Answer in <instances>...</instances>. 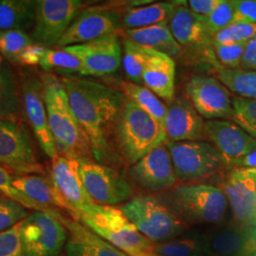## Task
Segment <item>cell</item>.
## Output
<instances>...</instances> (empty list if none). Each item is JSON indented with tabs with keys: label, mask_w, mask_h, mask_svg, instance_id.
<instances>
[{
	"label": "cell",
	"mask_w": 256,
	"mask_h": 256,
	"mask_svg": "<svg viewBox=\"0 0 256 256\" xmlns=\"http://www.w3.org/2000/svg\"><path fill=\"white\" fill-rule=\"evenodd\" d=\"M46 48L38 44H32L25 48L19 58V63L26 66H36L40 64Z\"/></svg>",
	"instance_id": "44"
},
{
	"label": "cell",
	"mask_w": 256,
	"mask_h": 256,
	"mask_svg": "<svg viewBox=\"0 0 256 256\" xmlns=\"http://www.w3.org/2000/svg\"><path fill=\"white\" fill-rule=\"evenodd\" d=\"M3 63V58H2V55L0 54V64Z\"/></svg>",
	"instance_id": "50"
},
{
	"label": "cell",
	"mask_w": 256,
	"mask_h": 256,
	"mask_svg": "<svg viewBox=\"0 0 256 256\" xmlns=\"http://www.w3.org/2000/svg\"><path fill=\"white\" fill-rule=\"evenodd\" d=\"M28 216L25 207L0 194V234L12 228Z\"/></svg>",
	"instance_id": "39"
},
{
	"label": "cell",
	"mask_w": 256,
	"mask_h": 256,
	"mask_svg": "<svg viewBox=\"0 0 256 256\" xmlns=\"http://www.w3.org/2000/svg\"><path fill=\"white\" fill-rule=\"evenodd\" d=\"M84 6L81 0H37L32 39L40 46H57Z\"/></svg>",
	"instance_id": "9"
},
{
	"label": "cell",
	"mask_w": 256,
	"mask_h": 256,
	"mask_svg": "<svg viewBox=\"0 0 256 256\" xmlns=\"http://www.w3.org/2000/svg\"><path fill=\"white\" fill-rule=\"evenodd\" d=\"M232 108L234 122L256 140V100L234 97Z\"/></svg>",
	"instance_id": "36"
},
{
	"label": "cell",
	"mask_w": 256,
	"mask_h": 256,
	"mask_svg": "<svg viewBox=\"0 0 256 256\" xmlns=\"http://www.w3.org/2000/svg\"><path fill=\"white\" fill-rule=\"evenodd\" d=\"M0 166L16 174H44L27 131L19 124L0 120Z\"/></svg>",
	"instance_id": "11"
},
{
	"label": "cell",
	"mask_w": 256,
	"mask_h": 256,
	"mask_svg": "<svg viewBox=\"0 0 256 256\" xmlns=\"http://www.w3.org/2000/svg\"><path fill=\"white\" fill-rule=\"evenodd\" d=\"M247 43L214 44V50L220 66L226 68H238L241 66Z\"/></svg>",
	"instance_id": "41"
},
{
	"label": "cell",
	"mask_w": 256,
	"mask_h": 256,
	"mask_svg": "<svg viewBox=\"0 0 256 256\" xmlns=\"http://www.w3.org/2000/svg\"><path fill=\"white\" fill-rule=\"evenodd\" d=\"M0 194L8 196L14 202H18L26 209L38 210V212H48L52 209H46L36 202H32L25 194L18 190L14 184V176H12L8 170L0 166Z\"/></svg>",
	"instance_id": "40"
},
{
	"label": "cell",
	"mask_w": 256,
	"mask_h": 256,
	"mask_svg": "<svg viewBox=\"0 0 256 256\" xmlns=\"http://www.w3.org/2000/svg\"><path fill=\"white\" fill-rule=\"evenodd\" d=\"M32 37L23 30H6L0 32V54L12 63H19V58L27 46L34 44Z\"/></svg>",
	"instance_id": "34"
},
{
	"label": "cell",
	"mask_w": 256,
	"mask_h": 256,
	"mask_svg": "<svg viewBox=\"0 0 256 256\" xmlns=\"http://www.w3.org/2000/svg\"><path fill=\"white\" fill-rule=\"evenodd\" d=\"M203 256H254L256 229L250 226H229L196 232Z\"/></svg>",
	"instance_id": "12"
},
{
	"label": "cell",
	"mask_w": 256,
	"mask_h": 256,
	"mask_svg": "<svg viewBox=\"0 0 256 256\" xmlns=\"http://www.w3.org/2000/svg\"><path fill=\"white\" fill-rule=\"evenodd\" d=\"M254 256H256V254H254Z\"/></svg>",
	"instance_id": "51"
},
{
	"label": "cell",
	"mask_w": 256,
	"mask_h": 256,
	"mask_svg": "<svg viewBox=\"0 0 256 256\" xmlns=\"http://www.w3.org/2000/svg\"><path fill=\"white\" fill-rule=\"evenodd\" d=\"M59 220L68 230L66 252L68 256H129L99 236L80 221L66 218L59 212Z\"/></svg>",
	"instance_id": "23"
},
{
	"label": "cell",
	"mask_w": 256,
	"mask_h": 256,
	"mask_svg": "<svg viewBox=\"0 0 256 256\" xmlns=\"http://www.w3.org/2000/svg\"><path fill=\"white\" fill-rule=\"evenodd\" d=\"M21 104L40 146L50 160L58 156L50 131L41 79L27 75L21 84Z\"/></svg>",
	"instance_id": "16"
},
{
	"label": "cell",
	"mask_w": 256,
	"mask_h": 256,
	"mask_svg": "<svg viewBox=\"0 0 256 256\" xmlns=\"http://www.w3.org/2000/svg\"><path fill=\"white\" fill-rule=\"evenodd\" d=\"M205 122L186 98L170 102L164 128L168 142L198 140L204 137Z\"/></svg>",
	"instance_id": "22"
},
{
	"label": "cell",
	"mask_w": 256,
	"mask_h": 256,
	"mask_svg": "<svg viewBox=\"0 0 256 256\" xmlns=\"http://www.w3.org/2000/svg\"><path fill=\"white\" fill-rule=\"evenodd\" d=\"M158 200L178 220L189 224H218L228 210V200L216 186L187 184L164 192Z\"/></svg>",
	"instance_id": "3"
},
{
	"label": "cell",
	"mask_w": 256,
	"mask_h": 256,
	"mask_svg": "<svg viewBox=\"0 0 256 256\" xmlns=\"http://www.w3.org/2000/svg\"><path fill=\"white\" fill-rule=\"evenodd\" d=\"M234 168H254L256 169V149L245 156L238 162Z\"/></svg>",
	"instance_id": "47"
},
{
	"label": "cell",
	"mask_w": 256,
	"mask_h": 256,
	"mask_svg": "<svg viewBox=\"0 0 256 256\" xmlns=\"http://www.w3.org/2000/svg\"><path fill=\"white\" fill-rule=\"evenodd\" d=\"M63 48L80 59L82 63L80 74L82 76L108 75L115 72L122 63V46L117 34Z\"/></svg>",
	"instance_id": "17"
},
{
	"label": "cell",
	"mask_w": 256,
	"mask_h": 256,
	"mask_svg": "<svg viewBox=\"0 0 256 256\" xmlns=\"http://www.w3.org/2000/svg\"><path fill=\"white\" fill-rule=\"evenodd\" d=\"M70 108L90 140L92 154L101 162L108 151L113 124L119 119L126 98L108 86L90 79H61Z\"/></svg>",
	"instance_id": "1"
},
{
	"label": "cell",
	"mask_w": 256,
	"mask_h": 256,
	"mask_svg": "<svg viewBox=\"0 0 256 256\" xmlns=\"http://www.w3.org/2000/svg\"><path fill=\"white\" fill-rule=\"evenodd\" d=\"M186 2L176 6L174 14L168 23L169 28L176 41L182 50L203 54L214 64L218 70L221 68L214 50V44L208 34L202 16H198L189 10Z\"/></svg>",
	"instance_id": "15"
},
{
	"label": "cell",
	"mask_w": 256,
	"mask_h": 256,
	"mask_svg": "<svg viewBox=\"0 0 256 256\" xmlns=\"http://www.w3.org/2000/svg\"><path fill=\"white\" fill-rule=\"evenodd\" d=\"M75 220L129 256L151 250L153 245V242L138 230L120 209L114 206L92 204L86 207Z\"/></svg>",
	"instance_id": "5"
},
{
	"label": "cell",
	"mask_w": 256,
	"mask_h": 256,
	"mask_svg": "<svg viewBox=\"0 0 256 256\" xmlns=\"http://www.w3.org/2000/svg\"><path fill=\"white\" fill-rule=\"evenodd\" d=\"M204 137L220 153L223 164L234 168L238 162L256 149V140L234 122L225 120H208Z\"/></svg>",
	"instance_id": "14"
},
{
	"label": "cell",
	"mask_w": 256,
	"mask_h": 256,
	"mask_svg": "<svg viewBox=\"0 0 256 256\" xmlns=\"http://www.w3.org/2000/svg\"><path fill=\"white\" fill-rule=\"evenodd\" d=\"M240 66L243 70L256 72V36L248 41Z\"/></svg>",
	"instance_id": "46"
},
{
	"label": "cell",
	"mask_w": 256,
	"mask_h": 256,
	"mask_svg": "<svg viewBox=\"0 0 256 256\" xmlns=\"http://www.w3.org/2000/svg\"><path fill=\"white\" fill-rule=\"evenodd\" d=\"M178 5V2H158L128 10L124 14L122 24L126 30H136L169 22Z\"/></svg>",
	"instance_id": "29"
},
{
	"label": "cell",
	"mask_w": 256,
	"mask_h": 256,
	"mask_svg": "<svg viewBox=\"0 0 256 256\" xmlns=\"http://www.w3.org/2000/svg\"><path fill=\"white\" fill-rule=\"evenodd\" d=\"M50 178L75 220L86 207L96 204L84 188L78 160L60 155L54 158Z\"/></svg>",
	"instance_id": "18"
},
{
	"label": "cell",
	"mask_w": 256,
	"mask_h": 256,
	"mask_svg": "<svg viewBox=\"0 0 256 256\" xmlns=\"http://www.w3.org/2000/svg\"><path fill=\"white\" fill-rule=\"evenodd\" d=\"M160 256V254H156L155 252H152L151 250H146V252H138L136 254L135 256Z\"/></svg>",
	"instance_id": "48"
},
{
	"label": "cell",
	"mask_w": 256,
	"mask_h": 256,
	"mask_svg": "<svg viewBox=\"0 0 256 256\" xmlns=\"http://www.w3.org/2000/svg\"><path fill=\"white\" fill-rule=\"evenodd\" d=\"M188 99L198 114L208 120L230 118L232 100L226 86L210 76H194L185 86Z\"/></svg>",
	"instance_id": "13"
},
{
	"label": "cell",
	"mask_w": 256,
	"mask_h": 256,
	"mask_svg": "<svg viewBox=\"0 0 256 256\" xmlns=\"http://www.w3.org/2000/svg\"><path fill=\"white\" fill-rule=\"evenodd\" d=\"M120 209L138 230L153 243L168 241L184 234L182 221L150 196H135Z\"/></svg>",
	"instance_id": "6"
},
{
	"label": "cell",
	"mask_w": 256,
	"mask_h": 256,
	"mask_svg": "<svg viewBox=\"0 0 256 256\" xmlns=\"http://www.w3.org/2000/svg\"><path fill=\"white\" fill-rule=\"evenodd\" d=\"M234 14V8L232 1L222 0L220 6L214 10H212L210 14L202 16L204 26L212 38L218 32L228 27L232 23Z\"/></svg>",
	"instance_id": "38"
},
{
	"label": "cell",
	"mask_w": 256,
	"mask_h": 256,
	"mask_svg": "<svg viewBox=\"0 0 256 256\" xmlns=\"http://www.w3.org/2000/svg\"><path fill=\"white\" fill-rule=\"evenodd\" d=\"M120 88L128 100L134 102L140 110L146 111L164 126L167 106L156 94L146 86H142L134 82H122L120 84Z\"/></svg>",
	"instance_id": "30"
},
{
	"label": "cell",
	"mask_w": 256,
	"mask_h": 256,
	"mask_svg": "<svg viewBox=\"0 0 256 256\" xmlns=\"http://www.w3.org/2000/svg\"><path fill=\"white\" fill-rule=\"evenodd\" d=\"M129 174L136 185L148 192L165 191L178 180L166 142L132 165Z\"/></svg>",
	"instance_id": "20"
},
{
	"label": "cell",
	"mask_w": 256,
	"mask_h": 256,
	"mask_svg": "<svg viewBox=\"0 0 256 256\" xmlns=\"http://www.w3.org/2000/svg\"><path fill=\"white\" fill-rule=\"evenodd\" d=\"M22 104L14 74L9 64H0V120L21 122Z\"/></svg>",
	"instance_id": "27"
},
{
	"label": "cell",
	"mask_w": 256,
	"mask_h": 256,
	"mask_svg": "<svg viewBox=\"0 0 256 256\" xmlns=\"http://www.w3.org/2000/svg\"><path fill=\"white\" fill-rule=\"evenodd\" d=\"M176 64L174 59L155 52L142 75V84L148 90L167 102L174 100Z\"/></svg>",
	"instance_id": "25"
},
{
	"label": "cell",
	"mask_w": 256,
	"mask_h": 256,
	"mask_svg": "<svg viewBox=\"0 0 256 256\" xmlns=\"http://www.w3.org/2000/svg\"><path fill=\"white\" fill-rule=\"evenodd\" d=\"M216 74L227 90L238 94L241 98L256 100V72L254 70L221 66Z\"/></svg>",
	"instance_id": "31"
},
{
	"label": "cell",
	"mask_w": 256,
	"mask_h": 256,
	"mask_svg": "<svg viewBox=\"0 0 256 256\" xmlns=\"http://www.w3.org/2000/svg\"><path fill=\"white\" fill-rule=\"evenodd\" d=\"M168 23L164 22L150 27L126 30V40L174 59L180 54L182 48L172 36Z\"/></svg>",
	"instance_id": "26"
},
{
	"label": "cell",
	"mask_w": 256,
	"mask_h": 256,
	"mask_svg": "<svg viewBox=\"0 0 256 256\" xmlns=\"http://www.w3.org/2000/svg\"><path fill=\"white\" fill-rule=\"evenodd\" d=\"M119 21V14L113 10L100 7L84 10L68 28L57 46L80 45L116 34Z\"/></svg>",
	"instance_id": "19"
},
{
	"label": "cell",
	"mask_w": 256,
	"mask_h": 256,
	"mask_svg": "<svg viewBox=\"0 0 256 256\" xmlns=\"http://www.w3.org/2000/svg\"><path fill=\"white\" fill-rule=\"evenodd\" d=\"M48 120L58 155L90 160L93 156L90 140L76 119L60 78L52 74L41 76Z\"/></svg>",
	"instance_id": "2"
},
{
	"label": "cell",
	"mask_w": 256,
	"mask_h": 256,
	"mask_svg": "<svg viewBox=\"0 0 256 256\" xmlns=\"http://www.w3.org/2000/svg\"><path fill=\"white\" fill-rule=\"evenodd\" d=\"M59 212L34 210L20 222L19 239L23 256H57L68 240Z\"/></svg>",
	"instance_id": "7"
},
{
	"label": "cell",
	"mask_w": 256,
	"mask_h": 256,
	"mask_svg": "<svg viewBox=\"0 0 256 256\" xmlns=\"http://www.w3.org/2000/svg\"><path fill=\"white\" fill-rule=\"evenodd\" d=\"M176 178L184 182L210 178L223 164L218 150L203 140L166 142Z\"/></svg>",
	"instance_id": "8"
},
{
	"label": "cell",
	"mask_w": 256,
	"mask_h": 256,
	"mask_svg": "<svg viewBox=\"0 0 256 256\" xmlns=\"http://www.w3.org/2000/svg\"><path fill=\"white\" fill-rule=\"evenodd\" d=\"M116 134L120 152L130 164L167 142L164 126L128 99L117 120Z\"/></svg>",
	"instance_id": "4"
},
{
	"label": "cell",
	"mask_w": 256,
	"mask_h": 256,
	"mask_svg": "<svg viewBox=\"0 0 256 256\" xmlns=\"http://www.w3.org/2000/svg\"><path fill=\"white\" fill-rule=\"evenodd\" d=\"M155 52H156L136 45L128 40L124 41L122 64L130 82L140 86L142 84L144 70Z\"/></svg>",
	"instance_id": "32"
},
{
	"label": "cell",
	"mask_w": 256,
	"mask_h": 256,
	"mask_svg": "<svg viewBox=\"0 0 256 256\" xmlns=\"http://www.w3.org/2000/svg\"><path fill=\"white\" fill-rule=\"evenodd\" d=\"M234 220L241 226H252L256 202V169L232 168L223 183Z\"/></svg>",
	"instance_id": "21"
},
{
	"label": "cell",
	"mask_w": 256,
	"mask_h": 256,
	"mask_svg": "<svg viewBox=\"0 0 256 256\" xmlns=\"http://www.w3.org/2000/svg\"><path fill=\"white\" fill-rule=\"evenodd\" d=\"M256 36V24L232 23L212 36V44H238L248 42Z\"/></svg>",
	"instance_id": "37"
},
{
	"label": "cell",
	"mask_w": 256,
	"mask_h": 256,
	"mask_svg": "<svg viewBox=\"0 0 256 256\" xmlns=\"http://www.w3.org/2000/svg\"><path fill=\"white\" fill-rule=\"evenodd\" d=\"M14 184L18 191L38 205L46 209H63L68 212V205L50 178L43 174H16Z\"/></svg>",
	"instance_id": "24"
},
{
	"label": "cell",
	"mask_w": 256,
	"mask_h": 256,
	"mask_svg": "<svg viewBox=\"0 0 256 256\" xmlns=\"http://www.w3.org/2000/svg\"><path fill=\"white\" fill-rule=\"evenodd\" d=\"M222 0H190L187 6L192 14L198 16H206L216 9Z\"/></svg>",
	"instance_id": "45"
},
{
	"label": "cell",
	"mask_w": 256,
	"mask_h": 256,
	"mask_svg": "<svg viewBox=\"0 0 256 256\" xmlns=\"http://www.w3.org/2000/svg\"><path fill=\"white\" fill-rule=\"evenodd\" d=\"M234 14L232 23H256V0L232 1Z\"/></svg>",
	"instance_id": "43"
},
{
	"label": "cell",
	"mask_w": 256,
	"mask_h": 256,
	"mask_svg": "<svg viewBox=\"0 0 256 256\" xmlns=\"http://www.w3.org/2000/svg\"><path fill=\"white\" fill-rule=\"evenodd\" d=\"M151 252L162 256H203L196 234L192 236H178L164 242L153 243Z\"/></svg>",
	"instance_id": "33"
},
{
	"label": "cell",
	"mask_w": 256,
	"mask_h": 256,
	"mask_svg": "<svg viewBox=\"0 0 256 256\" xmlns=\"http://www.w3.org/2000/svg\"><path fill=\"white\" fill-rule=\"evenodd\" d=\"M20 223L0 234V256H23L19 239Z\"/></svg>",
	"instance_id": "42"
},
{
	"label": "cell",
	"mask_w": 256,
	"mask_h": 256,
	"mask_svg": "<svg viewBox=\"0 0 256 256\" xmlns=\"http://www.w3.org/2000/svg\"><path fill=\"white\" fill-rule=\"evenodd\" d=\"M36 1L0 0V32L6 30H27L34 27Z\"/></svg>",
	"instance_id": "28"
},
{
	"label": "cell",
	"mask_w": 256,
	"mask_h": 256,
	"mask_svg": "<svg viewBox=\"0 0 256 256\" xmlns=\"http://www.w3.org/2000/svg\"><path fill=\"white\" fill-rule=\"evenodd\" d=\"M39 66L46 72L52 70H61L66 72H76L80 74L82 70L80 59L63 48L61 50L46 48Z\"/></svg>",
	"instance_id": "35"
},
{
	"label": "cell",
	"mask_w": 256,
	"mask_h": 256,
	"mask_svg": "<svg viewBox=\"0 0 256 256\" xmlns=\"http://www.w3.org/2000/svg\"><path fill=\"white\" fill-rule=\"evenodd\" d=\"M252 227L256 228V202L254 208V212H252Z\"/></svg>",
	"instance_id": "49"
},
{
	"label": "cell",
	"mask_w": 256,
	"mask_h": 256,
	"mask_svg": "<svg viewBox=\"0 0 256 256\" xmlns=\"http://www.w3.org/2000/svg\"><path fill=\"white\" fill-rule=\"evenodd\" d=\"M79 162L84 188L94 203L114 206L131 200L133 188L119 171L90 160H80Z\"/></svg>",
	"instance_id": "10"
}]
</instances>
